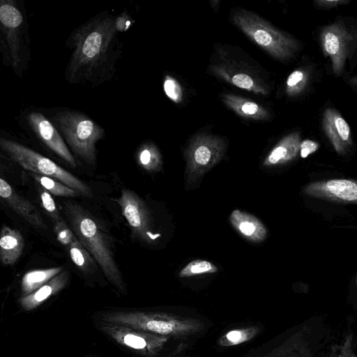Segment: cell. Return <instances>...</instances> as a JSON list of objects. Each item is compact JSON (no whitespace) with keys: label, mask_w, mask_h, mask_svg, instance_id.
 <instances>
[{"label":"cell","mask_w":357,"mask_h":357,"mask_svg":"<svg viewBox=\"0 0 357 357\" xmlns=\"http://www.w3.org/2000/svg\"><path fill=\"white\" fill-rule=\"evenodd\" d=\"M208 72L227 84L257 95L268 96L273 89L266 70L238 46L214 44Z\"/></svg>","instance_id":"cell-1"},{"label":"cell","mask_w":357,"mask_h":357,"mask_svg":"<svg viewBox=\"0 0 357 357\" xmlns=\"http://www.w3.org/2000/svg\"><path fill=\"white\" fill-rule=\"evenodd\" d=\"M117 26L109 17L84 24L73 37L74 50L66 70L70 82L89 79L106 62Z\"/></svg>","instance_id":"cell-2"},{"label":"cell","mask_w":357,"mask_h":357,"mask_svg":"<svg viewBox=\"0 0 357 357\" xmlns=\"http://www.w3.org/2000/svg\"><path fill=\"white\" fill-rule=\"evenodd\" d=\"M230 20L250 40L279 61H290L301 52L300 40L252 11L234 8Z\"/></svg>","instance_id":"cell-3"},{"label":"cell","mask_w":357,"mask_h":357,"mask_svg":"<svg viewBox=\"0 0 357 357\" xmlns=\"http://www.w3.org/2000/svg\"><path fill=\"white\" fill-rule=\"evenodd\" d=\"M319 42L336 77H345L357 68V19L338 16L322 26Z\"/></svg>","instance_id":"cell-4"},{"label":"cell","mask_w":357,"mask_h":357,"mask_svg":"<svg viewBox=\"0 0 357 357\" xmlns=\"http://www.w3.org/2000/svg\"><path fill=\"white\" fill-rule=\"evenodd\" d=\"M68 214L73 233L99 264L107 278L123 288L119 269L114 258L109 238L94 219L77 206H70Z\"/></svg>","instance_id":"cell-5"},{"label":"cell","mask_w":357,"mask_h":357,"mask_svg":"<svg viewBox=\"0 0 357 357\" xmlns=\"http://www.w3.org/2000/svg\"><path fill=\"white\" fill-rule=\"evenodd\" d=\"M52 121L73 151L88 164L94 165L96 144L104 135L102 128L88 116L75 111L59 112Z\"/></svg>","instance_id":"cell-6"},{"label":"cell","mask_w":357,"mask_h":357,"mask_svg":"<svg viewBox=\"0 0 357 357\" xmlns=\"http://www.w3.org/2000/svg\"><path fill=\"white\" fill-rule=\"evenodd\" d=\"M1 149L26 170L53 178L85 197H92L91 188L50 159L17 142L1 138Z\"/></svg>","instance_id":"cell-7"},{"label":"cell","mask_w":357,"mask_h":357,"mask_svg":"<svg viewBox=\"0 0 357 357\" xmlns=\"http://www.w3.org/2000/svg\"><path fill=\"white\" fill-rule=\"evenodd\" d=\"M227 139L207 130H200L189 140L185 150L186 183H193L224 157Z\"/></svg>","instance_id":"cell-8"},{"label":"cell","mask_w":357,"mask_h":357,"mask_svg":"<svg viewBox=\"0 0 357 357\" xmlns=\"http://www.w3.org/2000/svg\"><path fill=\"white\" fill-rule=\"evenodd\" d=\"M117 202L123 215L134 234L143 241L151 243L160 236L152 230L151 216L144 202L135 192L123 189Z\"/></svg>","instance_id":"cell-9"},{"label":"cell","mask_w":357,"mask_h":357,"mask_svg":"<svg viewBox=\"0 0 357 357\" xmlns=\"http://www.w3.org/2000/svg\"><path fill=\"white\" fill-rule=\"evenodd\" d=\"M303 195L342 204H357V180L333 178L305 185Z\"/></svg>","instance_id":"cell-10"},{"label":"cell","mask_w":357,"mask_h":357,"mask_svg":"<svg viewBox=\"0 0 357 357\" xmlns=\"http://www.w3.org/2000/svg\"><path fill=\"white\" fill-rule=\"evenodd\" d=\"M324 134L335 151L341 156L350 153L354 147L351 128L340 112L332 107L325 108L321 118Z\"/></svg>","instance_id":"cell-11"},{"label":"cell","mask_w":357,"mask_h":357,"mask_svg":"<svg viewBox=\"0 0 357 357\" xmlns=\"http://www.w3.org/2000/svg\"><path fill=\"white\" fill-rule=\"evenodd\" d=\"M29 124L38 137L69 165L75 167L76 160L64 143L58 129L45 116L31 112L28 116Z\"/></svg>","instance_id":"cell-12"},{"label":"cell","mask_w":357,"mask_h":357,"mask_svg":"<svg viewBox=\"0 0 357 357\" xmlns=\"http://www.w3.org/2000/svg\"><path fill=\"white\" fill-rule=\"evenodd\" d=\"M0 22L1 31L10 49L13 66L17 68L21 62L19 35L23 22L22 15L11 1L2 0L0 6Z\"/></svg>","instance_id":"cell-13"},{"label":"cell","mask_w":357,"mask_h":357,"mask_svg":"<svg viewBox=\"0 0 357 357\" xmlns=\"http://www.w3.org/2000/svg\"><path fill=\"white\" fill-rule=\"evenodd\" d=\"M1 197L20 216L36 228L45 229L40 213L29 200L20 196L6 180L0 178Z\"/></svg>","instance_id":"cell-14"},{"label":"cell","mask_w":357,"mask_h":357,"mask_svg":"<svg viewBox=\"0 0 357 357\" xmlns=\"http://www.w3.org/2000/svg\"><path fill=\"white\" fill-rule=\"evenodd\" d=\"M318 70L312 63H303L294 70L285 82V94L289 98H298L312 89L318 81Z\"/></svg>","instance_id":"cell-15"},{"label":"cell","mask_w":357,"mask_h":357,"mask_svg":"<svg viewBox=\"0 0 357 357\" xmlns=\"http://www.w3.org/2000/svg\"><path fill=\"white\" fill-rule=\"evenodd\" d=\"M301 134L294 130L284 136L264 158V167H274L294 160L300 153Z\"/></svg>","instance_id":"cell-16"},{"label":"cell","mask_w":357,"mask_h":357,"mask_svg":"<svg viewBox=\"0 0 357 357\" xmlns=\"http://www.w3.org/2000/svg\"><path fill=\"white\" fill-rule=\"evenodd\" d=\"M229 221L235 230L244 238L252 243H261L267 236V229L255 215L234 209L229 215Z\"/></svg>","instance_id":"cell-17"},{"label":"cell","mask_w":357,"mask_h":357,"mask_svg":"<svg viewBox=\"0 0 357 357\" xmlns=\"http://www.w3.org/2000/svg\"><path fill=\"white\" fill-rule=\"evenodd\" d=\"M221 101L241 118L264 121L271 118V114L263 105L246 98L230 93L220 94Z\"/></svg>","instance_id":"cell-18"},{"label":"cell","mask_w":357,"mask_h":357,"mask_svg":"<svg viewBox=\"0 0 357 357\" xmlns=\"http://www.w3.org/2000/svg\"><path fill=\"white\" fill-rule=\"evenodd\" d=\"M68 281V272L63 270L35 291L22 297L20 299V303L25 310H33L39 306L50 296L57 294L63 289Z\"/></svg>","instance_id":"cell-19"},{"label":"cell","mask_w":357,"mask_h":357,"mask_svg":"<svg viewBox=\"0 0 357 357\" xmlns=\"http://www.w3.org/2000/svg\"><path fill=\"white\" fill-rule=\"evenodd\" d=\"M24 240L17 229L3 226L0 238V259L5 265H13L20 257Z\"/></svg>","instance_id":"cell-20"},{"label":"cell","mask_w":357,"mask_h":357,"mask_svg":"<svg viewBox=\"0 0 357 357\" xmlns=\"http://www.w3.org/2000/svg\"><path fill=\"white\" fill-rule=\"evenodd\" d=\"M63 271V266H57L27 272L21 282L22 295L24 296L35 291Z\"/></svg>","instance_id":"cell-21"},{"label":"cell","mask_w":357,"mask_h":357,"mask_svg":"<svg viewBox=\"0 0 357 357\" xmlns=\"http://www.w3.org/2000/svg\"><path fill=\"white\" fill-rule=\"evenodd\" d=\"M137 160L140 167L150 172L160 171L162 165L161 154L152 142H146L139 147Z\"/></svg>","instance_id":"cell-22"},{"label":"cell","mask_w":357,"mask_h":357,"mask_svg":"<svg viewBox=\"0 0 357 357\" xmlns=\"http://www.w3.org/2000/svg\"><path fill=\"white\" fill-rule=\"evenodd\" d=\"M68 250L72 261L82 271H89L93 266V257L78 239L70 243Z\"/></svg>","instance_id":"cell-23"},{"label":"cell","mask_w":357,"mask_h":357,"mask_svg":"<svg viewBox=\"0 0 357 357\" xmlns=\"http://www.w3.org/2000/svg\"><path fill=\"white\" fill-rule=\"evenodd\" d=\"M32 177L37 181L42 187L54 195L60 197H75L77 195V191L53 178L37 174H32Z\"/></svg>","instance_id":"cell-24"},{"label":"cell","mask_w":357,"mask_h":357,"mask_svg":"<svg viewBox=\"0 0 357 357\" xmlns=\"http://www.w3.org/2000/svg\"><path fill=\"white\" fill-rule=\"evenodd\" d=\"M218 271L217 266L204 259H195L188 263L179 272V277L185 278L204 273H213Z\"/></svg>","instance_id":"cell-25"},{"label":"cell","mask_w":357,"mask_h":357,"mask_svg":"<svg viewBox=\"0 0 357 357\" xmlns=\"http://www.w3.org/2000/svg\"><path fill=\"white\" fill-rule=\"evenodd\" d=\"M327 357H357L354 350L353 334H347L341 343L331 346Z\"/></svg>","instance_id":"cell-26"},{"label":"cell","mask_w":357,"mask_h":357,"mask_svg":"<svg viewBox=\"0 0 357 357\" xmlns=\"http://www.w3.org/2000/svg\"><path fill=\"white\" fill-rule=\"evenodd\" d=\"M164 91L167 96L176 103L183 99V90L179 82L173 77L166 75L163 83Z\"/></svg>","instance_id":"cell-27"},{"label":"cell","mask_w":357,"mask_h":357,"mask_svg":"<svg viewBox=\"0 0 357 357\" xmlns=\"http://www.w3.org/2000/svg\"><path fill=\"white\" fill-rule=\"evenodd\" d=\"M54 231L58 241L63 245L69 246L72 242L77 239L73 231L69 228L63 220L54 222Z\"/></svg>","instance_id":"cell-28"},{"label":"cell","mask_w":357,"mask_h":357,"mask_svg":"<svg viewBox=\"0 0 357 357\" xmlns=\"http://www.w3.org/2000/svg\"><path fill=\"white\" fill-rule=\"evenodd\" d=\"M42 205L51 216L54 222L63 220L50 193L43 187L39 188Z\"/></svg>","instance_id":"cell-29"},{"label":"cell","mask_w":357,"mask_h":357,"mask_svg":"<svg viewBox=\"0 0 357 357\" xmlns=\"http://www.w3.org/2000/svg\"><path fill=\"white\" fill-rule=\"evenodd\" d=\"M319 148V144L317 142L306 139L302 140L300 144V155L303 158L317 151Z\"/></svg>","instance_id":"cell-30"},{"label":"cell","mask_w":357,"mask_h":357,"mask_svg":"<svg viewBox=\"0 0 357 357\" xmlns=\"http://www.w3.org/2000/svg\"><path fill=\"white\" fill-rule=\"evenodd\" d=\"M350 1L348 0H316L314 6L322 10H330L341 5H345Z\"/></svg>","instance_id":"cell-31"},{"label":"cell","mask_w":357,"mask_h":357,"mask_svg":"<svg viewBox=\"0 0 357 357\" xmlns=\"http://www.w3.org/2000/svg\"><path fill=\"white\" fill-rule=\"evenodd\" d=\"M346 84L349 86V87L357 93V75H348L344 77Z\"/></svg>","instance_id":"cell-32"},{"label":"cell","mask_w":357,"mask_h":357,"mask_svg":"<svg viewBox=\"0 0 357 357\" xmlns=\"http://www.w3.org/2000/svg\"><path fill=\"white\" fill-rule=\"evenodd\" d=\"M242 334L238 331H232L227 334L229 340L233 342H237L241 338Z\"/></svg>","instance_id":"cell-33"}]
</instances>
